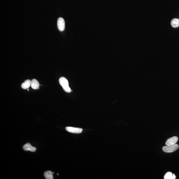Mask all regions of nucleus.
I'll return each instance as SVG.
<instances>
[{"label":"nucleus","instance_id":"5","mask_svg":"<svg viewBox=\"0 0 179 179\" xmlns=\"http://www.w3.org/2000/svg\"><path fill=\"white\" fill-rule=\"evenodd\" d=\"M178 140L177 137L174 136L168 139L166 142V144L167 146H171L176 144Z\"/></svg>","mask_w":179,"mask_h":179},{"label":"nucleus","instance_id":"7","mask_svg":"<svg viewBox=\"0 0 179 179\" xmlns=\"http://www.w3.org/2000/svg\"><path fill=\"white\" fill-rule=\"evenodd\" d=\"M31 86L32 88L34 90L39 89V83L36 79H33L31 81Z\"/></svg>","mask_w":179,"mask_h":179},{"label":"nucleus","instance_id":"9","mask_svg":"<svg viewBox=\"0 0 179 179\" xmlns=\"http://www.w3.org/2000/svg\"><path fill=\"white\" fill-rule=\"evenodd\" d=\"M44 175L46 179H53V173L51 171L48 170L45 172Z\"/></svg>","mask_w":179,"mask_h":179},{"label":"nucleus","instance_id":"13","mask_svg":"<svg viewBox=\"0 0 179 179\" xmlns=\"http://www.w3.org/2000/svg\"><path fill=\"white\" fill-rule=\"evenodd\" d=\"M57 175H59V174H57Z\"/></svg>","mask_w":179,"mask_h":179},{"label":"nucleus","instance_id":"14","mask_svg":"<svg viewBox=\"0 0 179 179\" xmlns=\"http://www.w3.org/2000/svg\"><path fill=\"white\" fill-rule=\"evenodd\" d=\"M27 90H28V91H29V89H28Z\"/></svg>","mask_w":179,"mask_h":179},{"label":"nucleus","instance_id":"3","mask_svg":"<svg viewBox=\"0 0 179 179\" xmlns=\"http://www.w3.org/2000/svg\"><path fill=\"white\" fill-rule=\"evenodd\" d=\"M65 129L68 132L73 133H80L83 131V129L82 128H73L72 127H66Z\"/></svg>","mask_w":179,"mask_h":179},{"label":"nucleus","instance_id":"10","mask_svg":"<svg viewBox=\"0 0 179 179\" xmlns=\"http://www.w3.org/2000/svg\"><path fill=\"white\" fill-rule=\"evenodd\" d=\"M172 26L174 28H177L179 27V19H174L172 20L171 22Z\"/></svg>","mask_w":179,"mask_h":179},{"label":"nucleus","instance_id":"12","mask_svg":"<svg viewBox=\"0 0 179 179\" xmlns=\"http://www.w3.org/2000/svg\"><path fill=\"white\" fill-rule=\"evenodd\" d=\"M53 174H54V172H53Z\"/></svg>","mask_w":179,"mask_h":179},{"label":"nucleus","instance_id":"8","mask_svg":"<svg viewBox=\"0 0 179 179\" xmlns=\"http://www.w3.org/2000/svg\"><path fill=\"white\" fill-rule=\"evenodd\" d=\"M31 85V81L30 80H27L24 81L21 85V87L24 89H28Z\"/></svg>","mask_w":179,"mask_h":179},{"label":"nucleus","instance_id":"2","mask_svg":"<svg viewBox=\"0 0 179 179\" xmlns=\"http://www.w3.org/2000/svg\"><path fill=\"white\" fill-rule=\"evenodd\" d=\"M179 148V145L175 144L171 146H164L162 147V150L165 152L170 153L176 151Z\"/></svg>","mask_w":179,"mask_h":179},{"label":"nucleus","instance_id":"11","mask_svg":"<svg viewBox=\"0 0 179 179\" xmlns=\"http://www.w3.org/2000/svg\"><path fill=\"white\" fill-rule=\"evenodd\" d=\"M165 179H175L176 178L175 174H173L172 173L170 172H168L164 176Z\"/></svg>","mask_w":179,"mask_h":179},{"label":"nucleus","instance_id":"4","mask_svg":"<svg viewBox=\"0 0 179 179\" xmlns=\"http://www.w3.org/2000/svg\"><path fill=\"white\" fill-rule=\"evenodd\" d=\"M57 25L58 30L61 31H64L65 27L64 19L60 17L58 19Z\"/></svg>","mask_w":179,"mask_h":179},{"label":"nucleus","instance_id":"6","mask_svg":"<svg viewBox=\"0 0 179 179\" xmlns=\"http://www.w3.org/2000/svg\"><path fill=\"white\" fill-rule=\"evenodd\" d=\"M23 148L24 150L26 151H30L31 152H34L36 151V148L32 146L29 143H27L24 145Z\"/></svg>","mask_w":179,"mask_h":179},{"label":"nucleus","instance_id":"1","mask_svg":"<svg viewBox=\"0 0 179 179\" xmlns=\"http://www.w3.org/2000/svg\"><path fill=\"white\" fill-rule=\"evenodd\" d=\"M59 83L65 91L67 93H70L71 91L69 86L68 80L64 77L60 78Z\"/></svg>","mask_w":179,"mask_h":179}]
</instances>
